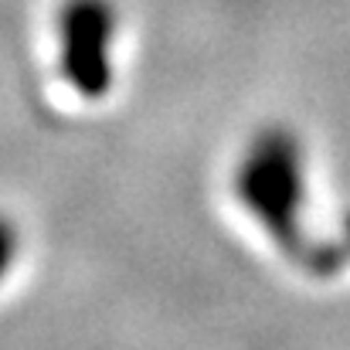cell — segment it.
I'll use <instances>...</instances> for the list:
<instances>
[{
  "label": "cell",
  "mask_w": 350,
  "mask_h": 350,
  "mask_svg": "<svg viewBox=\"0 0 350 350\" xmlns=\"http://www.w3.org/2000/svg\"><path fill=\"white\" fill-rule=\"evenodd\" d=\"M232 191L241 211L262 228L279 255L317 279H330L347 269L350 255L337 234L313 238L306 228L310 177L296 129L282 122L255 129L232 170Z\"/></svg>",
  "instance_id": "1"
},
{
  "label": "cell",
  "mask_w": 350,
  "mask_h": 350,
  "mask_svg": "<svg viewBox=\"0 0 350 350\" xmlns=\"http://www.w3.org/2000/svg\"><path fill=\"white\" fill-rule=\"evenodd\" d=\"M119 14L113 0H65L58 10V68L65 85L99 103L116 85Z\"/></svg>",
  "instance_id": "2"
},
{
  "label": "cell",
  "mask_w": 350,
  "mask_h": 350,
  "mask_svg": "<svg viewBox=\"0 0 350 350\" xmlns=\"http://www.w3.org/2000/svg\"><path fill=\"white\" fill-rule=\"evenodd\" d=\"M17 252H21V232L7 215H0V286L10 275V269L17 262Z\"/></svg>",
  "instance_id": "3"
},
{
  "label": "cell",
  "mask_w": 350,
  "mask_h": 350,
  "mask_svg": "<svg viewBox=\"0 0 350 350\" xmlns=\"http://www.w3.org/2000/svg\"><path fill=\"white\" fill-rule=\"evenodd\" d=\"M337 238L344 241V248H347V255H350V211L344 215V221H340V232H337Z\"/></svg>",
  "instance_id": "4"
}]
</instances>
